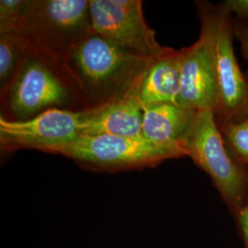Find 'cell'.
Segmentation results:
<instances>
[{
  "label": "cell",
  "instance_id": "6da1fadb",
  "mask_svg": "<svg viewBox=\"0 0 248 248\" xmlns=\"http://www.w3.org/2000/svg\"><path fill=\"white\" fill-rule=\"evenodd\" d=\"M150 58L93 31L65 54L61 65L72 89L89 109L127 97Z\"/></svg>",
  "mask_w": 248,
  "mask_h": 248
},
{
  "label": "cell",
  "instance_id": "7a4b0ae2",
  "mask_svg": "<svg viewBox=\"0 0 248 248\" xmlns=\"http://www.w3.org/2000/svg\"><path fill=\"white\" fill-rule=\"evenodd\" d=\"M16 31L31 53L62 72L65 54L93 32L89 0H28Z\"/></svg>",
  "mask_w": 248,
  "mask_h": 248
},
{
  "label": "cell",
  "instance_id": "3957f363",
  "mask_svg": "<svg viewBox=\"0 0 248 248\" xmlns=\"http://www.w3.org/2000/svg\"><path fill=\"white\" fill-rule=\"evenodd\" d=\"M183 147L186 156L210 177L234 218L248 202V169L226 147L213 111H198Z\"/></svg>",
  "mask_w": 248,
  "mask_h": 248
},
{
  "label": "cell",
  "instance_id": "277c9868",
  "mask_svg": "<svg viewBox=\"0 0 248 248\" xmlns=\"http://www.w3.org/2000/svg\"><path fill=\"white\" fill-rule=\"evenodd\" d=\"M201 26L213 41L220 89V104L215 114L217 124L234 122L248 109V80L242 72L233 47L232 17L222 4L196 1Z\"/></svg>",
  "mask_w": 248,
  "mask_h": 248
},
{
  "label": "cell",
  "instance_id": "5b68a950",
  "mask_svg": "<svg viewBox=\"0 0 248 248\" xmlns=\"http://www.w3.org/2000/svg\"><path fill=\"white\" fill-rule=\"evenodd\" d=\"M1 94L10 115L8 120L18 122L50 108L70 106L78 98L61 70L31 53L24 58Z\"/></svg>",
  "mask_w": 248,
  "mask_h": 248
},
{
  "label": "cell",
  "instance_id": "8992f818",
  "mask_svg": "<svg viewBox=\"0 0 248 248\" xmlns=\"http://www.w3.org/2000/svg\"><path fill=\"white\" fill-rule=\"evenodd\" d=\"M50 154L65 156L84 169L103 173L154 168L167 160L181 158L176 152L142 137L111 135L80 136Z\"/></svg>",
  "mask_w": 248,
  "mask_h": 248
},
{
  "label": "cell",
  "instance_id": "52a82bcc",
  "mask_svg": "<svg viewBox=\"0 0 248 248\" xmlns=\"http://www.w3.org/2000/svg\"><path fill=\"white\" fill-rule=\"evenodd\" d=\"M86 109L54 108L27 121L0 116V147L5 153L34 149L51 153L81 136Z\"/></svg>",
  "mask_w": 248,
  "mask_h": 248
},
{
  "label": "cell",
  "instance_id": "ba28073f",
  "mask_svg": "<svg viewBox=\"0 0 248 248\" xmlns=\"http://www.w3.org/2000/svg\"><path fill=\"white\" fill-rule=\"evenodd\" d=\"M92 30L125 50L153 57L164 50L146 22L141 0H89Z\"/></svg>",
  "mask_w": 248,
  "mask_h": 248
},
{
  "label": "cell",
  "instance_id": "9c48e42d",
  "mask_svg": "<svg viewBox=\"0 0 248 248\" xmlns=\"http://www.w3.org/2000/svg\"><path fill=\"white\" fill-rule=\"evenodd\" d=\"M182 50L177 104L195 111L212 110L216 114L220 104V89L213 41L207 29L201 26L199 39Z\"/></svg>",
  "mask_w": 248,
  "mask_h": 248
},
{
  "label": "cell",
  "instance_id": "30bf717a",
  "mask_svg": "<svg viewBox=\"0 0 248 248\" xmlns=\"http://www.w3.org/2000/svg\"><path fill=\"white\" fill-rule=\"evenodd\" d=\"M183 50L165 47L151 57L127 97L141 106L162 103L177 104Z\"/></svg>",
  "mask_w": 248,
  "mask_h": 248
},
{
  "label": "cell",
  "instance_id": "8fae6325",
  "mask_svg": "<svg viewBox=\"0 0 248 248\" xmlns=\"http://www.w3.org/2000/svg\"><path fill=\"white\" fill-rule=\"evenodd\" d=\"M142 108V138L185 157L183 145L198 111L174 103L155 104Z\"/></svg>",
  "mask_w": 248,
  "mask_h": 248
},
{
  "label": "cell",
  "instance_id": "7c38bea8",
  "mask_svg": "<svg viewBox=\"0 0 248 248\" xmlns=\"http://www.w3.org/2000/svg\"><path fill=\"white\" fill-rule=\"evenodd\" d=\"M142 106L131 97L86 109L81 136L142 137Z\"/></svg>",
  "mask_w": 248,
  "mask_h": 248
},
{
  "label": "cell",
  "instance_id": "4fadbf2b",
  "mask_svg": "<svg viewBox=\"0 0 248 248\" xmlns=\"http://www.w3.org/2000/svg\"><path fill=\"white\" fill-rule=\"evenodd\" d=\"M31 53L20 31H0V86L7 88L20 63Z\"/></svg>",
  "mask_w": 248,
  "mask_h": 248
},
{
  "label": "cell",
  "instance_id": "5bb4252c",
  "mask_svg": "<svg viewBox=\"0 0 248 248\" xmlns=\"http://www.w3.org/2000/svg\"><path fill=\"white\" fill-rule=\"evenodd\" d=\"M245 73L248 80V70ZM217 124L233 158L248 169V109L237 121Z\"/></svg>",
  "mask_w": 248,
  "mask_h": 248
},
{
  "label": "cell",
  "instance_id": "9a60e30c",
  "mask_svg": "<svg viewBox=\"0 0 248 248\" xmlns=\"http://www.w3.org/2000/svg\"><path fill=\"white\" fill-rule=\"evenodd\" d=\"M27 4L28 0H1L0 31L17 29Z\"/></svg>",
  "mask_w": 248,
  "mask_h": 248
},
{
  "label": "cell",
  "instance_id": "2e32d148",
  "mask_svg": "<svg viewBox=\"0 0 248 248\" xmlns=\"http://www.w3.org/2000/svg\"><path fill=\"white\" fill-rule=\"evenodd\" d=\"M222 5L231 14H235V18L248 26V0H225Z\"/></svg>",
  "mask_w": 248,
  "mask_h": 248
},
{
  "label": "cell",
  "instance_id": "e0dca14e",
  "mask_svg": "<svg viewBox=\"0 0 248 248\" xmlns=\"http://www.w3.org/2000/svg\"><path fill=\"white\" fill-rule=\"evenodd\" d=\"M232 28L235 38L239 41L241 52L248 61V26L237 18H232Z\"/></svg>",
  "mask_w": 248,
  "mask_h": 248
},
{
  "label": "cell",
  "instance_id": "ac0fdd59",
  "mask_svg": "<svg viewBox=\"0 0 248 248\" xmlns=\"http://www.w3.org/2000/svg\"><path fill=\"white\" fill-rule=\"evenodd\" d=\"M234 220L237 224L240 235L244 241L245 247L248 248V202L234 217Z\"/></svg>",
  "mask_w": 248,
  "mask_h": 248
}]
</instances>
